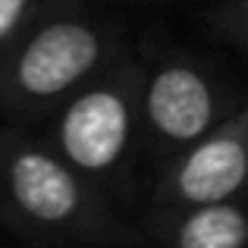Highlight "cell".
I'll return each instance as SVG.
<instances>
[{"label": "cell", "mask_w": 248, "mask_h": 248, "mask_svg": "<svg viewBox=\"0 0 248 248\" xmlns=\"http://www.w3.org/2000/svg\"><path fill=\"white\" fill-rule=\"evenodd\" d=\"M0 217L31 242L129 245L141 239L107 207L88 176L50 141L22 129L0 132Z\"/></svg>", "instance_id": "1"}, {"label": "cell", "mask_w": 248, "mask_h": 248, "mask_svg": "<svg viewBox=\"0 0 248 248\" xmlns=\"http://www.w3.org/2000/svg\"><path fill=\"white\" fill-rule=\"evenodd\" d=\"M116 60V31L104 19L57 13L31 25L0 63V107L41 116Z\"/></svg>", "instance_id": "2"}, {"label": "cell", "mask_w": 248, "mask_h": 248, "mask_svg": "<svg viewBox=\"0 0 248 248\" xmlns=\"http://www.w3.org/2000/svg\"><path fill=\"white\" fill-rule=\"evenodd\" d=\"M141 82L139 63L113 60L57 107L50 145L94 186L126 164L141 139Z\"/></svg>", "instance_id": "3"}, {"label": "cell", "mask_w": 248, "mask_h": 248, "mask_svg": "<svg viewBox=\"0 0 248 248\" xmlns=\"http://www.w3.org/2000/svg\"><path fill=\"white\" fill-rule=\"evenodd\" d=\"M232 97L207 73L201 63L188 57H170L157 66L145 69L141 82V141L160 160L179 154L204 132L236 110Z\"/></svg>", "instance_id": "4"}, {"label": "cell", "mask_w": 248, "mask_h": 248, "mask_svg": "<svg viewBox=\"0 0 248 248\" xmlns=\"http://www.w3.org/2000/svg\"><path fill=\"white\" fill-rule=\"evenodd\" d=\"M248 192V104L167 160L151 207L242 198Z\"/></svg>", "instance_id": "5"}, {"label": "cell", "mask_w": 248, "mask_h": 248, "mask_svg": "<svg viewBox=\"0 0 248 248\" xmlns=\"http://www.w3.org/2000/svg\"><path fill=\"white\" fill-rule=\"evenodd\" d=\"M145 232L167 248H248V201L223 198L182 207H151Z\"/></svg>", "instance_id": "6"}, {"label": "cell", "mask_w": 248, "mask_h": 248, "mask_svg": "<svg viewBox=\"0 0 248 248\" xmlns=\"http://www.w3.org/2000/svg\"><path fill=\"white\" fill-rule=\"evenodd\" d=\"M41 0H0V63L38 22Z\"/></svg>", "instance_id": "7"}, {"label": "cell", "mask_w": 248, "mask_h": 248, "mask_svg": "<svg viewBox=\"0 0 248 248\" xmlns=\"http://www.w3.org/2000/svg\"><path fill=\"white\" fill-rule=\"evenodd\" d=\"M230 29L248 47V0H236V6L230 10Z\"/></svg>", "instance_id": "8"}]
</instances>
